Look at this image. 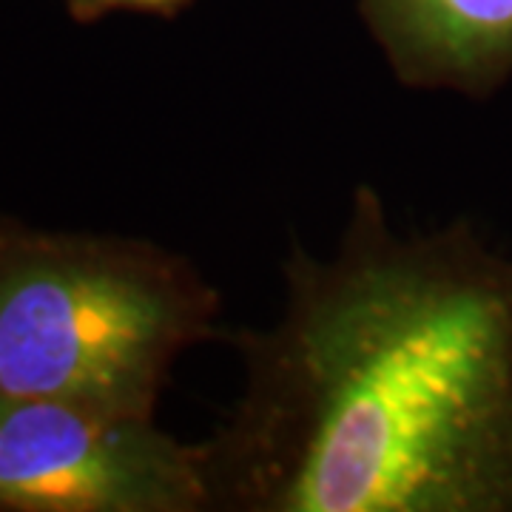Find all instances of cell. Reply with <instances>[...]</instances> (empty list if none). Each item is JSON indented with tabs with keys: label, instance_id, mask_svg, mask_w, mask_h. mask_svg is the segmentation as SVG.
Instances as JSON below:
<instances>
[{
	"label": "cell",
	"instance_id": "cell-1",
	"mask_svg": "<svg viewBox=\"0 0 512 512\" xmlns=\"http://www.w3.org/2000/svg\"><path fill=\"white\" fill-rule=\"evenodd\" d=\"M234 342L242 390L197 441L211 512H512V254L470 222L402 231L359 185Z\"/></svg>",
	"mask_w": 512,
	"mask_h": 512
},
{
	"label": "cell",
	"instance_id": "cell-2",
	"mask_svg": "<svg viewBox=\"0 0 512 512\" xmlns=\"http://www.w3.org/2000/svg\"><path fill=\"white\" fill-rule=\"evenodd\" d=\"M220 293L146 239L0 222V393L154 419L171 367L217 333Z\"/></svg>",
	"mask_w": 512,
	"mask_h": 512
},
{
	"label": "cell",
	"instance_id": "cell-3",
	"mask_svg": "<svg viewBox=\"0 0 512 512\" xmlns=\"http://www.w3.org/2000/svg\"><path fill=\"white\" fill-rule=\"evenodd\" d=\"M0 512H211L200 444L154 419L0 393Z\"/></svg>",
	"mask_w": 512,
	"mask_h": 512
},
{
	"label": "cell",
	"instance_id": "cell-4",
	"mask_svg": "<svg viewBox=\"0 0 512 512\" xmlns=\"http://www.w3.org/2000/svg\"><path fill=\"white\" fill-rule=\"evenodd\" d=\"M393 77L487 100L512 80V0H359Z\"/></svg>",
	"mask_w": 512,
	"mask_h": 512
},
{
	"label": "cell",
	"instance_id": "cell-5",
	"mask_svg": "<svg viewBox=\"0 0 512 512\" xmlns=\"http://www.w3.org/2000/svg\"><path fill=\"white\" fill-rule=\"evenodd\" d=\"M188 0H72V9L77 18H97L111 9H140V12H177Z\"/></svg>",
	"mask_w": 512,
	"mask_h": 512
}]
</instances>
